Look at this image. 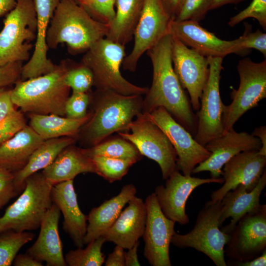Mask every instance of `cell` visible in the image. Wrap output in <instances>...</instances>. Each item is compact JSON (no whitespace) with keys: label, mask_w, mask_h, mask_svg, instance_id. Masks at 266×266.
I'll return each instance as SVG.
<instances>
[{"label":"cell","mask_w":266,"mask_h":266,"mask_svg":"<svg viewBox=\"0 0 266 266\" xmlns=\"http://www.w3.org/2000/svg\"><path fill=\"white\" fill-rule=\"evenodd\" d=\"M171 49L172 35L168 33L146 52L152 65L153 78L143 100L142 112L149 114L163 107L194 137L198 118L174 72Z\"/></svg>","instance_id":"cell-1"},{"label":"cell","mask_w":266,"mask_h":266,"mask_svg":"<svg viewBox=\"0 0 266 266\" xmlns=\"http://www.w3.org/2000/svg\"><path fill=\"white\" fill-rule=\"evenodd\" d=\"M108 30L109 25L93 19L74 0H60L50 21L46 43L51 49L66 43L69 53L76 55L106 37Z\"/></svg>","instance_id":"cell-2"},{"label":"cell","mask_w":266,"mask_h":266,"mask_svg":"<svg viewBox=\"0 0 266 266\" xmlns=\"http://www.w3.org/2000/svg\"><path fill=\"white\" fill-rule=\"evenodd\" d=\"M68 61H62L48 73L18 80L11 91L15 106L24 112L66 116L65 104L70 90L65 81Z\"/></svg>","instance_id":"cell-3"},{"label":"cell","mask_w":266,"mask_h":266,"mask_svg":"<svg viewBox=\"0 0 266 266\" xmlns=\"http://www.w3.org/2000/svg\"><path fill=\"white\" fill-rule=\"evenodd\" d=\"M142 96L96 90L94 111L81 129L86 142L92 146L113 133L129 131L134 118L142 111Z\"/></svg>","instance_id":"cell-4"},{"label":"cell","mask_w":266,"mask_h":266,"mask_svg":"<svg viewBox=\"0 0 266 266\" xmlns=\"http://www.w3.org/2000/svg\"><path fill=\"white\" fill-rule=\"evenodd\" d=\"M53 185L42 173L28 177L22 194L0 217V233L9 230L22 232L38 229L53 203Z\"/></svg>","instance_id":"cell-5"},{"label":"cell","mask_w":266,"mask_h":266,"mask_svg":"<svg viewBox=\"0 0 266 266\" xmlns=\"http://www.w3.org/2000/svg\"><path fill=\"white\" fill-rule=\"evenodd\" d=\"M126 56L125 46L104 37L85 52L80 63L92 71L97 90L124 95H145L148 88L135 85L122 76L120 68Z\"/></svg>","instance_id":"cell-6"},{"label":"cell","mask_w":266,"mask_h":266,"mask_svg":"<svg viewBox=\"0 0 266 266\" xmlns=\"http://www.w3.org/2000/svg\"><path fill=\"white\" fill-rule=\"evenodd\" d=\"M222 206L221 200L207 201L199 212L193 229L184 234L175 232L171 243L180 249L193 248L207 256L216 266H227L224 250L231 235L220 229Z\"/></svg>","instance_id":"cell-7"},{"label":"cell","mask_w":266,"mask_h":266,"mask_svg":"<svg viewBox=\"0 0 266 266\" xmlns=\"http://www.w3.org/2000/svg\"><path fill=\"white\" fill-rule=\"evenodd\" d=\"M37 18L33 0H18L5 15L0 32V67L29 61L36 36Z\"/></svg>","instance_id":"cell-8"},{"label":"cell","mask_w":266,"mask_h":266,"mask_svg":"<svg viewBox=\"0 0 266 266\" xmlns=\"http://www.w3.org/2000/svg\"><path fill=\"white\" fill-rule=\"evenodd\" d=\"M237 70L239 85L231 93L232 102L223 105L222 121L224 133L247 111L266 98V60L260 63L246 58L239 61Z\"/></svg>","instance_id":"cell-9"},{"label":"cell","mask_w":266,"mask_h":266,"mask_svg":"<svg viewBox=\"0 0 266 266\" xmlns=\"http://www.w3.org/2000/svg\"><path fill=\"white\" fill-rule=\"evenodd\" d=\"M130 133L118 134L133 143L139 153L156 162L164 179L177 169L175 150L164 132L148 116L141 112L130 125Z\"/></svg>","instance_id":"cell-10"},{"label":"cell","mask_w":266,"mask_h":266,"mask_svg":"<svg viewBox=\"0 0 266 266\" xmlns=\"http://www.w3.org/2000/svg\"><path fill=\"white\" fill-rule=\"evenodd\" d=\"M222 58L207 57L209 75L200 100L195 139L203 146L211 140L224 133L222 121L223 106L220 94L221 72L223 69Z\"/></svg>","instance_id":"cell-11"},{"label":"cell","mask_w":266,"mask_h":266,"mask_svg":"<svg viewBox=\"0 0 266 266\" xmlns=\"http://www.w3.org/2000/svg\"><path fill=\"white\" fill-rule=\"evenodd\" d=\"M224 250L231 260H251L266 250V205L243 215L230 234Z\"/></svg>","instance_id":"cell-12"},{"label":"cell","mask_w":266,"mask_h":266,"mask_svg":"<svg viewBox=\"0 0 266 266\" xmlns=\"http://www.w3.org/2000/svg\"><path fill=\"white\" fill-rule=\"evenodd\" d=\"M171 20L162 0H144L133 34V47L122 63L124 70L131 72L136 70L138 62L143 54L169 33Z\"/></svg>","instance_id":"cell-13"},{"label":"cell","mask_w":266,"mask_h":266,"mask_svg":"<svg viewBox=\"0 0 266 266\" xmlns=\"http://www.w3.org/2000/svg\"><path fill=\"white\" fill-rule=\"evenodd\" d=\"M147 114L169 139L177 155V169L183 175H191L194 168L210 156L205 147L197 142L163 107Z\"/></svg>","instance_id":"cell-14"},{"label":"cell","mask_w":266,"mask_h":266,"mask_svg":"<svg viewBox=\"0 0 266 266\" xmlns=\"http://www.w3.org/2000/svg\"><path fill=\"white\" fill-rule=\"evenodd\" d=\"M145 202L147 219L142 235L144 256L152 266H171L169 247L176 222L163 213L154 193L146 198Z\"/></svg>","instance_id":"cell-15"},{"label":"cell","mask_w":266,"mask_h":266,"mask_svg":"<svg viewBox=\"0 0 266 266\" xmlns=\"http://www.w3.org/2000/svg\"><path fill=\"white\" fill-rule=\"evenodd\" d=\"M171 55L174 72L183 88L189 93L193 109L198 111L209 75L207 57L189 48L172 35Z\"/></svg>","instance_id":"cell-16"},{"label":"cell","mask_w":266,"mask_h":266,"mask_svg":"<svg viewBox=\"0 0 266 266\" xmlns=\"http://www.w3.org/2000/svg\"><path fill=\"white\" fill-rule=\"evenodd\" d=\"M223 184V177L200 178L185 175L176 170L166 179L165 185L155 189V195L165 215L169 219L184 225L190 222L186 212L188 199L197 187L205 184Z\"/></svg>","instance_id":"cell-17"},{"label":"cell","mask_w":266,"mask_h":266,"mask_svg":"<svg viewBox=\"0 0 266 266\" xmlns=\"http://www.w3.org/2000/svg\"><path fill=\"white\" fill-rule=\"evenodd\" d=\"M260 140L246 132H237L233 128L209 141L205 146L211 153L205 161L197 166L192 174L209 171L211 177H220L224 165L237 154L246 151L259 150Z\"/></svg>","instance_id":"cell-18"},{"label":"cell","mask_w":266,"mask_h":266,"mask_svg":"<svg viewBox=\"0 0 266 266\" xmlns=\"http://www.w3.org/2000/svg\"><path fill=\"white\" fill-rule=\"evenodd\" d=\"M169 33L188 47L206 57L224 58L232 53H244L240 48L239 38L233 40H222L196 21L172 20Z\"/></svg>","instance_id":"cell-19"},{"label":"cell","mask_w":266,"mask_h":266,"mask_svg":"<svg viewBox=\"0 0 266 266\" xmlns=\"http://www.w3.org/2000/svg\"><path fill=\"white\" fill-rule=\"evenodd\" d=\"M266 156L258 150L243 151L235 155L223 166V185L212 193L211 200H221L227 192L239 185H243L247 191H251L266 170Z\"/></svg>","instance_id":"cell-20"},{"label":"cell","mask_w":266,"mask_h":266,"mask_svg":"<svg viewBox=\"0 0 266 266\" xmlns=\"http://www.w3.org/2000/svg\"><path fill=\"white\" fill-rule=\"evenodd\" d=\"M60 0H33L37 18L36 36L32 55L23 66V80L52 71L56 65L48 58L47 33L54 11Z\"/></svg>","instance_id":"cell-21"},{"label":"cell","mask_w":266,"mask_h":266,"mask_svg":"<svg viewBox=\"0 0 266 266\" xmlns=\"http://www.w3.org/2000/svg\"><path fill=\"white\" fill-rule=\"evenodd\" d=\"M111 227L102 235L124 249L133 247L142 237L147 219V208L141 198L133 197Z\"/></svg>","instance_id":"cell-22"},{"label":"cell","mask_w":266,"mask_h":266,"mask_svg":"<svg viewBox=\"0 0 266 266\" xmlns=\"http://www.w3.org/2000/svg\"><path fill=\"white\" fill-rule=\"evenodd\" d=\"M51 199L52 202L59 207L63 214V229L69 234L77 248H83L88 216L85 215L79 207L73 180L53 185Z\"/></svg>","instance_id":"cell-23"},{"label":"cell","mask_w":266,"mask_h":266,"mask_svg":"<svg viewBox=\"0 0 266 266\" xmlns=\"http://www.w3.org/2000/svg\"><path fill=\"white\" fill-rule=\"evenodd\" d=\"M60 210L54 203L47 211L40 226L38 236L26 253L47 266H66L59 233Z\"/></svg>","instance_id":"cell-24"},{"label":"cell","mask_w":266,"mask_h":266,"mask_svg":"<svg viewBox=\"0 0 266 266\" xmlns=\"http://www.w3.org/2000/svg\"><path fill=\"white\" fill-rule=\"evenodd\" d=\"M266 186V171L262 174L255 187L247 191L242 185H239L227 192L221 200L222 210L219 219V226L225 220L231 218L230 223L221 230L230 234L238 220L245 214L251 212L261 205L260 197Z\"/></svg>","instance_id":"cell-25"},{"label":"cell","mask_w":266,"mask_h":266,"mask_svg":"<svg viewBox=\"0 0 266 266\" xmlns=\"http://www.w3.org/2000/svg\"><path fill=\"white\" fill-rule=\"evenodd\" d=\"M136 191L133 184L124 185L117 196L91 209L88 215L84 244L102 236L116 220L125 205L135 196Z\"/></svg>","instance_id":"cell-26"},{"label":"cell","mask_w":266,"mask_h":266,"mask_svg":"<svg viewBox=\"0 0 266 266\" xmlns=\"http://www.w3.org/2000/svg\"><path fill=\"white\" fill-rule=\"evenodd\" d=\"M96 173L94 162L82 149L72 144L64 149L42 174L53 185L73 179L81 173Z\"/></svg>","instance_id":"cell-27"},{"label":"cell","mask_w":266,"mask_h":266,"mask_svg":"<svg viewBox=\"0 0 266 266\" xmlns=\"http://www.w3.org/2000/svg\"><path fill=\"white\" fill-rule=\"evenodd\" d=\"M44 140L30 126H26L0 145V167L13 173L19 171Z\"/></svg>","instance_id":"cell-28"},{"label":"cell","mask_w":266,"mask_h":266,"mask_svg":"<svg viewBox=\"0 0 266 266\" xmlns=\"http://www.w3.org/2000/svg\"><path fill=\"white\" fill-rule=\"evenodd\" d=\"M144 0H116L115 17L106 38L126 46L133 37Z\"/></svg>","instance_id":"cell-29"},{"label":"cell","mask_w":266,"mask_h":266,"mask_svg":"<svg viewBox=\"0 0 266 266\" xmlns=\"http://www.w3.org/2000/svg\"><path fill=\"white\" fill-rule=\"evenodd\" d=\"M73 137L66 136L44 140L34 150L26 166L14 172V182L19 193L25 188L26 179L50 165L66 148L73 144Z\"/></svg>","instance_id":"cell-30"},{"label":"cell","mask_w":266,"mask_h":266,"mask_svg":"<svg viewBox=\"0 0 266 266\" xmlns=\"http://www.w3.org/2000/svg\"><path fill=\"white\" fill-rule=\"evenodd\" d=\"M92 113L83 118L72 119L55 114L30 113V127L44 140L73 137L89 120Z\"/></svg>","instance_id":"cell-31"},{"label":"cell","mask_w":266,"mask_h":266,"mask_svg":"<svg viewBox=\"0 0 266 266\" xmlns=\"http://www.w3.org/2000/svg\"><path fill=\"white\" fill-rule=\"evenodd\" d=\"M82 150L90 157L104 156L131 160L136 163L142 156L133 143L120 135L110 138L107 137L98 144Z\"/></svg>","instance_id":"cell-32"},{"label":"cell","mask_w":266,"mask_h":266,"mask_svg":"<svg viewBox=\"0 0 266 266\" xmlns=\"http://www.w3.org/2000/svg\"><path fill=\"white\" fill-rule=\"evenodd\" d=\"M106 242L101 236L89 243L83 249L77 248L67 252L65 259L69 266H101L104 263L105 256L101 251L104 243Z\"/></svg>","instance_id":"cell-33"},{"label":"cell","mask_w":266,"mask_h":266,"mask_svg":"<svg viewBox=\"0 0 266 266\" xmlns=\"http://www.w3.org/2000/svg\"><path fill=\"white\" fill-rule=\"evenodd\" d=\"M34 236V233L27 231L9 230L0 233V266H11L20 249Z\"/></svg>","instance_id":"cell-34"},{"label":"cell","mask_w":266,"mask_h":266,"mask_svg":"<svg viewBox=\"0 0 266 266\" xmlns=\"http://www.w3.org/2000/svg\"><path fill=\"white\" fill-rule=\"evenodd\" d=\"M95 166L96 173L109 183L121 180L130 168L136 162L131 160L104 156L91 157Z\"/></svg>","instance_id":"cell-35"},{"label":"cell","mask_w":266,"mask_h":266,"mask_svg":"<svg viewBox=\"0 0 266 266\" xmlns=\"http://www.w3.org/2000/svg\"><path fill=\"white\" fill-rule=\"evenodd\" d=\"M66 72L65 81L72 89V92H88L94 86V77L91 70L80 63L77 65L69 66Z\"/></svg>","instance_id":"cell-36"},{"label":"cell","mask_w":266,"mask_h":266,"mask_svg":"<svg viewBox=\"0 0 266 266\" xmlns=\"http://www.w3.org/2000/svg\"><path fill=\"white\" fill-rule=\"evenodd\" d=\"M93 19L109 25L115 15L116 0H74Z\"/></svg>","instance_id":"cell-37"},{"label":"cell","mask_w":266,"mask_h":266,"mask_svg":"<svg viewBox=\"0 0 266 266\" xmlns=\"http://www.w3.org/2000/svg\"><path fill=\"white\" fill-rule=\"evenodd\" d=\"M212 0H184L176 21L191 20L199 22L211 10Z\"/></svg>","instance_id":"cell-38"},{"label":"cell","mask_w":266,"mask_h":266,"mask_svg":"<svg viewBox=\"0 0 266 266\" xmlns=\"http://www.w3.org/2000/svg\"><path fill=\"white\" fill-rule=\"evenodd\" d=\"M248 18L256 19L262 27L266 30V0H252L246 8L231 17L228 24L233 27Z\"/></svg>","instance_id":"cell-39"},{"label":"cell","mask_w":266,"mask_h":266,"mask_svg":"<svg viewBox=\"0 0 266 266\" xmlns=\"http://www.w3.org/2000/svg\"><path fill=\"white\" fill-rule=\"evenodd\" d=\"M91 98L88 92H72L65 104V116L72 119L85 117L88 114L87 110Z\"/></svg>","instance_id":"cell-40"},{"label":"cell","mask_w":266,"mask_h":266,"mask_svg":"<svg viewBox=\"0 0 266 266\" xmlns=\"http://www.w3.org/2000/svg\"><path fill=\"white\" fill-rule=\"evenodd\" d=\"M26 126L23 115L21 111L17 110L0 121V145L12 137Z\"/></svg>","instance_id":"cell-41"},{"label":"cell","mask_w":266,"mask_h":266,"mask_svg":"<svg viewBox=\"0 0 266 266\" xmlns=\"http://www.w3.org/2000/svg\"><path fill=\"white\" fill-rule=\"evenodd\" d=\"M19 193L15 184L14 173L0 167V209Z\"/></svg>","instance_id":"cell-42"},{"label":"cell","mask_w":266,"mask_h":266,"mask_svg":"<svg viewBox=\"0 0 266 266\" xmlns=\"http://www.w3.org/2000/svg\"><path fill=\"white\" fill-rule=\"evenodd\" d=\"M240 46L244 52L250 49H255L263 54L266 57V33L259 30L254 32L246 31L244 34L240 36Z\"/></svg>","instance_id":"cell-43"},{"label":"cell","mask_w":266,"mask_h":266,"mask_svg":"<svg viewBox=\"0 0 266 266\" xmlns=\"http://www.w3.org/2000/svg\"><path fill=\"white\" fill-rule=\"evenodd\" d=\"M23 62H14L0 67V88L15 84L21 75Z\"/></svg>","instance_id":"cell-44"},{"label":"cell","mask_w":266,"mask_h":266,"mask_svg":"<svg viewBox=\"0 0 266 266\" xmlns=\"http://www.w3.org/2000/svg\"><path fill=\"white\" fill-rule=\"evenodd\" d=\"M11 89L0 88V121L15 112L16 109L11 98Z\"/></svg>","instance_id":"cell-45"},{"label":"cell","mask_w":266,"mask_h":266,"mask_svg":"<svg viewBox=\"0 0 266 266\" xmlns=\"http://www.w3.org/2000/svg\"><path fill=\"white\" fill-rule=\"evenodd\" d=\"M124 249L116 245L105 262V266H125Z\"/></svg>","instance_id":"cell-46"},{"label":"cell","mask_w":266,"mask_h":266,"mask_svg":"<svg viewBox=\"0 0 266 266\" xmlns=\"http://www.w3.org/2000/svg\"><path fill=\"white\" fill-rule=\"evenodd\" d=\"M15 266H42V262H40L29 254H19L15 256L13 264Z\"/></svg>","instance_id":"cell-47"},{"label":"cell","mask_w":266,"mask_h":266,"mask_svg":"<svg viewBox=\"0 0 266 266\" xmlns=\"http://www.w3.org/2000/svg\"><path fill=\"white\" fill-rule=\"evenodd\" d=\"M227 265L235 266H266V250L259 256L249 261L238 262L231 260Z\"/></svg>","instance_id":"cell-48"},{"label":"cell","mask_w":266,"mask_h":266,"mask_svg":"<svg viewBox=\"0 0 266 266\" xmlns=\"http://www.w3.org/2000/svg\"><path fill=\"white\" fill-rule=\"evenodd\" d=\"M184 0H162L164 6L173 20L178 14Z\"/></svg>","instance_id":"cell-49"},{"label":"cell","mask_w":266,"mask_h":266,"mask_svg":"<svg viewBox=\"0 0 266 266\" xmlns=\"http://www.w3.org/2000/svg\"><path fill=\"white\" fill-rule=\"evenodd\" d=\"M139 242L138 241L128 251L125 252V266H139L140 264L138 259L137 250Z\"/></svg>","instance_id":"cell-50"},{"label":"cell","mask_w":266,"mask_h":266,"mask_svg":"<svg viewBox=\"0 0 266 266\" xmlns=\"http://www.w3.org/2000/svg\"><path fill=\"white\" fill-rule=\"evenodd\" d=\"M251 134L259 138L262 146L258 151L261 155L266 156V126L256 128Z\"/></svg>","instance_id":"cell-51"},{"label":"cell","mask_w":266,"mask_h":266,"mask_svg":"<svg viewBox=\"0 0 266 266\" xmlns=\"http://www.w3.org/2000/svg\"><path fill=\"white\" fill-rule=\"evenodd\" d=\"M18 0H0V17L6 15L16 5Z\"/></svg>","instance_id":"cell-52"},{"label":"cell","mask_w":266,"mask_h":266,"mask_svg":"<svg viewBox=\"0 0 266 266\" xmlns=\"http://www.w3.org/2000/svg\"><path fill=\"white\" fill-rule=\"evenodd\" d=\"M245 0H212L211 10L218 8L228 4H237Z\"/></svg>","instance_id":"cell-53"}]
</instances>
